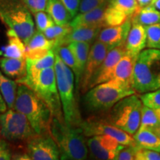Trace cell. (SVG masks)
Returning <instances> with one entry per match:
<instances>
[{
  "label": "cell",
  "mask_w": 160,
  "mask_h": 160,
  "mask_svg": "<svg viewBox=\"0 0 160 160\" xmlns=\"http://www.w3.org/2000/svg\"><path fill=\"white\" fill-rule=\"evenodd\" d=\"M14 110L23 113L37 134L51 133L53 113L34 91L23 84H19L14 104Z\"/></svg>",
  "instance_id": "6da1fadb"
},
{
  "label": "cell",
  "mask_w": 160,
  "mask_h": 160,
  "mask_svg": "<svg viewBox=\"0 0 160 160\" xmlns=\"http://www.w3.org/2000/svg\"><path fill=\"white\" fill-rule=\"evenodd\" d=\"M136 93L131 86L111 79L91 88L85 93L84 105L91 113H104L125 97Z\"/></svg>",
  "instance_id": "7a4b0ae2"
},
{
  "label": "cell",
  "mask_w": 160,
  "mask_h": 160,
  "mask_svg": "<svg viewBox=\"0 0 160 160\" xmlns=\"http://www.w3.org/2000/svg\"><path fill=\"white\" fill-rule=\"evenodd\" d=\"M51 133L59 146L60 159L84 160L88 158V148L80 127L73 128L53 117Z\"/></svg>",
  "instance_id": "3957f363"
},
{
  "label": "cell",
  "mask_w": 160,
  "mask_h": 160,
  "mask_svg": "<svg viewBox=\"0 0 160 160\" xmlns=\"http://www.w3.org/2000/svg\"><path fill=\"white\" fill-rule=\"evenodd\" d=\"M54 53L56 57L54 68L57 88L65 122L69 127H80L82 121L74 96V73L68 66L64 63L56 52Z\"/></svg>",
  "instance_id": "277c9868"
},
{
  "label": "cell",
  "mask_w": 160,
  "mask_h": 160,
  "mask_svg": "<svg viewBox=\"0 0 160 160\" xmlns=\"http://www.w3.org/2000/svg\"><path fill=\"white\" fill-rule=\"evenodd\" d=\"M132 87L136 93H139L160 88V50L147 48L138 54Z\"/></svg>",
  "instance_id": "5b68a950"
},
{
  "label": "cell",
  "mask_w": 160,
  "mask_h": 160,
  "mask_svg": "<svg viewBox=\"0 0 160 160\" xmlns=\"http://www.w3.org/2000/svg\"><path fill=\"white\" fill-rule=\"evenodd\" d=\"M31 12L22 0H0V19L27 45L35 33Z\"/></svg>",
  "instance_id": "8992f818"
},
{
  "label": "cell",
  "mask_w": 160,
  "mask_h": 160,
  "mask_svg": "<svg viewBox=\"0 0 160 160\" xmlns=\"http://www.w3.org/2000/svg\"><path fill=\"white\" fill-rule=\"evenodd\" d=\"M142 107L139 96L133 93L116 103L110 110L107 119L113 125L133 135L140 127Z\"/></svg>",
  "instance_id": "52a82bcc"
},
{
  "label": "cell",
  "mask_w": 160,
  "mask_h": 160,
  "mask_svg": "<svg viewBox=\"0 0 160 160\" xmlns=\"http://www.w3.org/2000/svg\"><path fill=\"white\" fill-rule=\"evenodd\" d=\"M23 85L31 88L45 102L53 113V117L57 118L60 121H65L54 67L42 70L37 77L25 82Z\"/></svg>",
  "instance_id": "ba28073f"
},
{
  "label": "cell",
  "mask_w": 160,
  "mask_h": 160,
  "mask_svg": "<svg viewBox=\"0 0 160 160\" xmlns=\"http://www.w3.org/2000/svg\"><path fill=\"white\" fill-rule=\"evenodd\" d=\"M37 134L23 113L14 109L0 113V137L7 142L26 144Z\"/></svg>",
  "instance_id": "9c48e42d"
},
{
  "label": "cell",
  "mask_w": 160,
  "mask_h": 160,
  "mask_svg": "<svg viewBox=\"0 0 160 160\" xmlns=\"http://www.w3.org/2000/svg\"><path fill=\"white\" fill-rule=\"evenodd\" d=\"M80 128L85 137L97 135H110L124 145H137L132 135L111 124L107 119L90 117L82 122Z\"/></svg>",
  "instance_id": "30bf717a"
},
{
  "label": "cell",
  "mask_w": 160,
  "mask_h": 160,
  "mask_svg": "<svg viewBox=\"0 0 160 160\" xmlns=\"http://www.w3.org/2000/svg\"><path fill=\"white\" fill-rule=\"evenodd\" d=\"M25 152L31 160H57L60 151L51 133L37 134L26 143Z\"/></svg>",
  "instance_id": "8fae6325"
},
{
  "label": "cell",
  "mask_w": 160,
  "mask_h": 160,
  "mask_svg": "<svg viewBox=\"0 0 160 160\" xmlns=\"http://www.w3.org/2000/svg\"><path fill=\"white\" fill-rule=\"evenodd\" d=\"M87 145L92 158L101 160L115 159L118 152L125 146L110 135L91 137L87 140Z\"/></svg>",
  "instance_id": "7c38bea8"
},
{
  "label": "cell",
  "mask_w": 160,
  "mask_h": 160,
  "mask_svg": "<svg viewBox=\"0 0 160 160\" xmlns=\"http://www.w3.org/2000/svg\"><path fill=\"white\" fill-rule=\"evenodd\" d=\"M109 51L107 45L97 39L91 45L85 69L80 80V88L82 93H85L88 91V85L92 77L105 59Z\"/></svg>",
  "instance_id": "4fadbf2b"
},
{
  "label": "cell",
  "mask_w": 160,
  "mask_h": 160,
  "mask_svg": "<svg viewBox=\"0 0 160 160\" xmlns=\"http://www.w3.org/2000/svg\"><path fill=\"white\" fill-rule=\"evenodd\" d=\"M125 53V45L118 46L109 51L105 59L92 77L88 85V90L99 84L112 79L116 65Z\"/></svg>",
  "instance_id": "5bb4252c"
},
{
  "label": "cell",
  "mask_w": 160,
  "mask_h": 160,
  "mask_svg": "<svg viewBox=\"0 0 160 160\" xmlns=\"http://www.w3.org/2000/svg\"><path fill=\"white\" fill-rule=\"evenodd\" d=\"M132 25L131 17L125 22L117 26H107L100 31L97 40L108 46L111 51L118 46L125 45Z\"/></svg>",
  "instance_id": "9a60e30c"
},
{
  "label": "cell",
  "mask_w": 160,
  "mask_h": 160,
  "mask_svg": "<svg viewBox=\"0 0 160 160\" xmlns=\"http://www.w3.org/2000/svg\"><path fill=\"white\" fill-rule=\"evenodd\" d=\"M57 45V42L48 39L42 32L37 31L26 45L25 58L31 59H39L53 51Z\"/></svg>",
  "instance_id": "2e32d148"
},
{
  "label": "cell",
  "mask_w": 160,
  "mask_h": 160,
  "mask_svg": "<svg viewBox=\"0 0 160 160\" xmlns=\"http://www.w3.org/2000/svg\"><path fill=\"white\" fill-rule=\"evenodd\" d=\"M107 7L108 5H104L85 13H79L72 19L70 25L71 28L89 27L103 28L106 27L105 12Z\"/></svg>",
  "instance_id": "e0dca14e"
},
{
  "label": "cell",
  "mask_w": 160,
  "mask_h": 160,
  "mask_svg": "<svg viewBox=\"0 0 160 160\" xmlns=\"http://www.w3.org/2000/svg\"><path fill=\"white\" fill-rule=\"evenodd\" d=\"M146 29L140 24L132 22L128 36L125 42L127 52L137 57L138 54L146 47Z\"/></svg>",
  "instance_id": "ac0fdd59"
},
{
  "label": "cell",
  "mask_w": 160,
  "mask_h": 160,
  "mask_svg": "<svg viewBox=\"0 0 160 160\" xmlns=\"http://www.w3.org/2000/svg\"><path fill=\"white\" fill-rule=\"evenodd\" d=\"M137 57L126 51V53L116 65L112 79L117 80L132 87L133 69Z\"/></svg>",
  "instance_id": "d6986e66"
},
{
  "label": "cell",
  "mask_w": 160,
  "mask_h": 160,
  "mask_svg": "<svg viewBox=\"0 0 160 160\" xmlns=\"http://www.w3.org/2000/svg\"><path fill=\"white\" fill-rule=\"evenodd\" d=\"M56 57L54 51L49 52L47 55L37 59H26L27 62V74L22 79L18 80V84H23L37 77L38 73L42 70L54 67Z\"/></svg>",
  "instance_id": "ffe728a7"
},
{
  "label": "cell",
  "mask_w": 160,
  "mask_h": 160,
  "mask_svg": "<svg viewBox=\"0 0 160 160\" xmlns=\"http://www.w3.org/2000/svg\"><path fill=\"white\" fill-rule=\"evenodd\" d=\"M8 43L0 51V55L3 57L26 59V45L14 31L8 29L7 31Z\"/></svg>",
  "instance_id": "44dd1931"
},
{
  "label": "cell",
  "mask_w": 160,
  "mask_h": 160,
  "mask_svg": "<svg viewBox=\"0 0 160 160\" xmlns=\"http://www.w3.org/2000/svg\"><path fill=\"white\" fill-rule=\"evenodd\" d=\"M0 68L8 77L18 81L27 74L26 59L3 57L0 59Z\"/></svg>",
  "instance_id": "7402d4cb"
},
{
  "label": "cell",
  "mask_w": 160,
  "mask_h": 160,
  "mask_svg": "<svg viewBox=\"0 0 160 160\" xmlns=\"http://www.w3.org/2000/svg\"><path fill=\"white\" fill-rule=\"evenodd\" d=\"M101 30L102 28H72L71 32L62 41L60 45H66L72 42H87L92 45L97 39Z\"/></svg>",
  "instance_id": "603a6c76"
},
{
  "label": "cell",
  "mask_w": 160,
  "mask_h": 160,
  "mask_svg": "<svg viewBox=\"0 0 160 160\" xmlns=\"http://www.w3.org/2000/svg\"><path fill=\"white\" fill-rule=\"evenodd\" d=\"M45 11L51 16L56 25H68L73 19L71 13L61 0H48Z\"/></svg>",
  "instance_id": "cb8c5ba5"
},
{
  "label": "cell",
  "mask_w": 160,
  "mask_h": 160,
  "mask_svg": "<svg viewBox=\"0 0 160 160\" xmlns=\"http://www.w3.org/2000/svg\"><path fill=\"white\" fill-rule=\"evenodd\" d=\"M136 145L140 148L160 152V138L151 128H141L133 134Z\"/></svg>",
  "instance_id": "d4e9b609"
},
{
  "label": "cell",
  "mask_w": 160,
  "mask_h": 160,
  "mask_svg": "<svg viewBox=\"0 0 160 160\" xmlns=\"http://www.w3.org/2000/svg\"><path fill=\"white\" fill-rule=\"evenodd\" d=\"M19 84L3 74L0 71V92L8 109H14Z\"/></svg>",
  "instance_id": "484cf974"
},
{
  "label": "cell",
  "mask_w": 160,
  "mask_h": 160,
  "mask_svg": "<svg viewBox=\"0 0 160 160\" xmlns=\"http://www.w3.org/2000/svg\"><path fill=\"white\" fill-rule=\"evenodd\" d=\"M131 22L145 27L160 23V11L152 5L142 7L131 17Z\"/></svg>",
  "instance_id": "4316f807"
},
{
  "label": "cell",
  "mask_w": 160,
  "mask_h": 160,
  "mask_svg": "<svg viewBox=\"0 0 160 160\" xmlns=\"http://www.w3.org/2000/svg\"><path fill=\"white\" fill-rule=\"evenodd\" d=\"M68 47L69 48V49L71 50L74 56L82 78L91 45L87 42H72L68 44Z\"/></svg>",
  "instance_id": "83f0119b"
},
{
  "label": "cell",
  "mask_w": 160,
  "mask_h": 160,
  "mask_svg": "<svg viewBox=\"0 0 160 160\" xmlns=\"http://www.w3.org/2000/svg\"><path fill=\"white\" fill-rule=\"evenodd\" d=\"M53 51L56 52L64 62V63L67 66H68L73 71L76 77V82H77V85H79L80 80H81V74H80L74 56H73L71 50L69 49V48L68 46H65V45H57L53 49Z\"/></svg>",
  "instance_id": "f1b7e54d"
},
{
  "label": "cell",
  "mask_w": 160,
  "mask_h": 160,
  "mask_svg": "<svg viewBox=\"0 0 160 160\" xmlns=\"http://www.w3.org/2000/svg\"><path fill=\"white\" fill-rule=\"evenodd\" d=\"M158 125H160V108H151L143 105L140 127L153 128Z\"/></svg>",
  "instance_id": "f546056e"
},
{
  "label": "cell",
  "mask_w": 160,
  "mask_h": 160,
  "mask_svg": "<svg viewBox=\"0 0 160 160\" xmlns=\"http://www.w3.org/2000/svg\"><path fill=\"white\" fill-rule=\"evenodd\" d=\"M128 16L110 5L106 8L105 12V22L107 26H117L125 22L129 19Z\"/></svg>",
  "instance_id": "4dcf8cb0"
},
{
  "label": "cell",
  "mask_w": 160,
  "mask_h": 160,
  "mask_svg": "<svg viewBox=\"0 0 160 160\" xmlns=\"http://www.w3.org/2000/svg\"><path fill=\"white\" fill-rule=\"evenodd\" d=\"M71 30L72 28L70 24L65 25H59L55 24L54 25L44 31L42 33L48 39L56 41L57 45H60L62 41L71 32Z\"/></svg>",
  "instance_id": "1f68e13d"
},
{
  "label": "cell",
  "mask_w": 160,
  "mask_h": 160,
  "mask_svg": "<svg viewBox=\"0 0 160 160\" xmlns=\"http://www.w3.org/2000/svg\"><path fill=\"white\" fill-rule=\"evenodd\" d=\"M108 5L124 12L129 17H133L141 8L137 0H110Z\"/></svg>",
  "instance_id": "d6a6232c"
},
{
  "label": "cell",
  "mask_w": 160,
  "mask_h": 160,
  "mask_svg": "<svg viewBox=\"0 0 160 160\" xmlns=\"http://www.w3.org/2000/svg\"><path fill=\"white\" fill-rule=\"evenodd\" d=\"M146 47L160 50V23L146 26Z\"/></svg>",
  "instance_id": "836d02e7"
},
{
  "label": "cell",
  "mask_w": 160,
  "mask_h": 160,
  "mask_svg": "<svg viewBox=\"0 0 160 160\" xmlns=\"http://www.w3.org/2000/svg\"><path fill=\"white\" fill-rule=\"evenodd\" d=\"M33 14H34L35 23L37 31L43 32L46 29L55 25L54 21L51 16L47 12H45V11L36 12Z\"/></svg>",
  "instance_id": "e575fe53"
},
{
  "label": "cell",
  "mask_w": 160,
  "mask_h": 160,
  "mask_svg": "<svg viewBox=\"0 0 160 160\" xmlns=\"http://www.w3.org/2000/svg\"><path fill=\"white\" fill-rule=\"evenodd\" d=\"M143 105L151 108H160V88L139 95Z\"/></svg>",
  "instance_id": "d590c367"
},
{
  "label": "cell",
  "mask_w": 160,
  "mask_h": 160,
  "mask_svg": "<svg viewBox=\"0 0 160 160\" xmlns=\"http://www.w3.org/2000/svg\"><path fill=\"white\" fill-rule=\"evenodd\" d=\"M109 2L110 0H81L79 13H85L102 6L108 5Z\"/></svg>",
  "instance_id": "8d00e7d4"
},
{
  "label": "cell",
  "mask_w": 160,
  "mask_h": 160,
  "mask_svg": "<svg viewBox=\"0 0 160 160\" xmlns=\"http://www.w3.org/2000/svg\"><path fill=\"white\" fill-rule=\"evenodd\" d=\"M139 146L125 145L122 149L118 152L115 160H133L136 159V153Z\"/></svg>",
  "instance_id": "74e56055"
},
{
  "label": "cell",
  "mask_w": 160,
  "mask_h": 160,
  "mask_svg": "<svg viewBox=\"0 0 160 160\" xmlns=\"http://www.w3.org/2000/svg\"><path fill=\"white\" fill-rule=\"evenodd\" d=\"M136 160H160V152L139 147L136 153Z\"/></svg>",
  "instance_id": "f35d334b"
},
{
  "label": "cell",
  "mask_w": 160,
  "mask_h": 160,
  "mask_svg": "<svg viewBox=\"0 0 160 160\" xmlns=\"http://www.w3.org/2000/svg\"><path fill=\"white\" fill-rule=\"evenodd\" d=\"M24 3L27 5L32 13L36 12L45 11L48 0H22Z\"/></svg>",
  "instance_id": "ab89813d"
},
{
  "label": "cell",
  "mask_w": 160,
  "mask_h": 160,
  "mask_svg": "<svg viewBox=\"0 0 160 160\" xmlns=\"http://www.w3.org/2000/svg\"><path fill=\"white\" fill-rule=\"evenodd\" d=\"M13 153L8 142L5 139H0V160L12 159Z\"/></svg>",
  "instance_id": "60d3db41"
},
{
  "label": "cell",
  "mask_w": 160,
  "mask_h": 160,
  "mask_svg": "<svg viewBox=\"0 0 160 160\" xmlns=\"http://www.w3.org/2000/svg\"><path fill=\"white\" fill-rule=\"evenodd\" d=\"M72 16L74 17L79 13L81 0H61Z\"/></svg>",
  "instance_id": "b9f144b4"
},
{
  "label": "cell",
  "mask_w": 160,
  "mask_h": 160,
  "mask_svg": "<svg viewBox=\"0 0 160 160\" xmlns=\"http://www.w3.org/2000/svg\"><path fill=\"white\" fill-rule=\"evenodd\" d=\"M8 110V106L6 105L5 100H4L2 95L0 92V113H2Z\"/></svg>",
  "instance_id": "7bdbcfd3"
},
{
  "label": "cell",
  "mask_w": 160,
  "mask_h": 160,
  "mask_svg": "<svg viewBox=\"0 0 160 160\" xmlns=\"http://www.w3.org/2000/svg\"><path fill=\"white\" fill-rule=\"evenodd\" d=\"M153 0H137L138 3L141 8L145 7V6L151 5Z\"/></svg>",
  "instance_id": "ee69618b"
},
{
  "label": "cell",
  "mask_w": 160,
  "mask_h": 160,
  "mask_svg": "<svg viewBox=\"0 0 160 160\" xmlns=\"http://www.w3.org/2000/svg\"><path fill=\"white\" fill-rule=\"evenodd\" d=\"M151 128L154 131V133L157 134L158 137L160 138V125H158L157 126H154V127Z\"/></svg>",
  "instance_id": "f6af8a7d"
},
{
  "label": "cell",
  "mask_w": 160,
  "mask_h": 160,
  "mask_svg": "<svg viewBox=\"0 0 160 160\" xmlns=\"http://www.w3.org/2000/svg\"><path fill=\"white\" fill-rule=\"evenodd\" d=\"M153 6H154L156 8L160 11V0H155L153 3L151 4Z\"/></svg>",
  "instance_id": "bcb514c9"
},
{
  "label": "cell",
  "mask_w": 160,
  "mask_h": 160,
  "mask_svg": "<svg viewBox=\"0 0 160 160\" xmlns=\"http://www.w3.org/2000/svg\"><path fill=\"white\" fill-rule=\"evenodd\" d=\"M154 1H155V0H153V1H152V2H151V4H152V3H153V2H154Z\"/></svg>",
  "instance_id": "7dc6e473"
}]
</instances>
